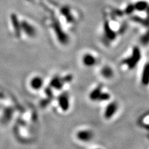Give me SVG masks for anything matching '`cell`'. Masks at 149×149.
<instances>
[{"mask_svg": "<svg viewBox=\"0 0 149 149\" xmlns=\"http://www.w3.org/2000/svg\"><path fill=\"white\" fill-rule=\"evenodd\" d=\"M142 58V53L140 48L135 46L132 50L131 54L125 57L122 60V63L126 66L128 69L132 70L136 68L137 64L141 61Z\"/></svg>", "mask_w": 149, "mask_h": 149, "instance_id": "1", "label": "cell"}, {"mask_svg": "<svg viewBox=\"0 0 149 149\" xmlns=\"http://www.w3.org/2000/svg\"><path fill=\"white\" fill-rule=\"evenodd\" d=\"M75 137L79 142L88 143L91 142L94 138V132L90 129H80L77 131Z\"/></svg>", "mask_w": 149, "mask_h": 149, "instance_id": "2", "label": "cell"}, {"mask_svg": "<svg viewBox=\"0 0 149 149\" xmlns=\"http://www.w3.org/2000/svg\"><path fill=\"white\" fill-rule=\"evenodd\" d=\"M119 109V104L116 101H111L105 107L103 116L105 119L109 120L113 118Z\"/></svg>", "mask_w": 149, "mask_h": 149, "instance_id": "3", "label": "cell"}, {"mask_svg": "<svg viewBox=\"0 0 149 149\" xmlns=\"http://www.w3.org/2000/svg\"><path fill=\"white\" fill-rule=\"evenodd\" d=\"M44 85V78L40 75H34L29 81V86L31 90L34 91H40Z\"/></svg>", "mask_w": 149, "mask_h": 149, "instance_id": "4", "label": "cell"}, {"mask_svg": "<svg viewBox=\"0 0 149 149\" xmlns=\"http://www.w3.org/2000/svg\"><path fill=\"white\" fill-rule=\"evenodd\" d=\"M81 63L84 67L86 68H91L95 66L97 63V58L93 54L90 52H86L83 54L81 58Z\"/></svg>", "mask_w": 149, "mask_h": 149, "instance_id": "5", "label": "cell"}, {"mask_svg": "<svg viewBox=\"0 0 149 149\" xmlns=\"http://www.w3.org/2000/svg\"><path fill=\"white\" fill-rule=\"evenodd\" d=\"M70 98L67 93H63L58 97V105L59 108L63 112H66L69 110L70 106Z\"/></svg>", "mask_w": 149, "mask_h": 149, "instance_id": "6", "label": "cell"}, {"mask_svg": "<svg viewBox=\"0 0 149 149\" xmlns=\"http://www.w3.org/2000/svg\"><path fill=\"white\" fill-rule=\"evenodd\" d=\"M21 30L25 32L26 36L29 37H34L36 36V28L27 21L21 22Z\"/></svg>", "mask_w": 149, "mask_h": 149, "instance_id": "7", "label": "cell"}, {"mask_svg": "<svg viewBox=\"0 0 149 149\" xmlns=\"http://www.w3.org/2000/svg\"><path fill=\"white\" fill-rule=\"evenodd\" d=\"M104 37H105V40L108 42H112L117 37V33L111 29L108 22H106L104 24Z\"/></svg>", "mask_w": 149, "mask_h": 149, "instance_id": "8", "label": "cell"}, {"mask_svg": "<svg viewBox=\"0 0 149 149\" xmlns=\"http://www.w3.org/2000/svg\"><path fill=\"white\" fill-rule=\"evenodd\" d=\"M101 76L106 80L113 78L114 75V72L113 69L109 65H104L101 68L100 70Z\"/></svg>", "mask_w": 149, "mask_h": 149, "instance_id": "9", "label": "cell"}, {"mask_svg": "<svg viewBox=\"0 0 149 149\" xmlns=\"http://www.w3.org/2000/svg\"><path fill=\"white\" fill-rule=\"evenodd\" d=\"M141 83L144 86L149 85V62L146 63L141 74Z\"/></svg>", "mask_w": 149, "mask_h": 149, "instance_id": "10", "label": "cell"}, {"mask_svg": "<svg viewBox=\"0 0 149 149\" xmlns=\"http://www.w3.org/2000/svg\"><path fill=\"white\" fill-rule=\"evenodd\" d=\"M102 89H103V86L102 85L97 86L94 88V89H93L89 94L90 100L92 101L97 102L102 92L103 91H102Z\"/></svg>", "mask_w": 149, "mask_h": 149, "instance_id": "11", "label": "cell"}, {"mask_svg": "<svg viewBox=\"0 0 149 149\" xmlns=\"http://www.w3.org/2000/svg\"><path fill=\"white\" fill-rule=\"evenodd\" d=\"M63 78L58 77H54L51 80L50 86L52 88H55V90H61L60 89H62L63 86Z\"/></svg>", "mask_w": 149, "mask_h": 149, "instance_id": "12", "label": "cell"}, {"mask_svg": "<svg viewBox=\"0 0 149 149\" xmlns=\"http://www.w3.org/2000/svg\"><path fill=\"white\" fill-rule=\"evenodd\" d=\"M139 40L143 46L149 45V29L141 36Z\"/></svg>", "mask_w": 149, "mask_h": 149, "instance_id": "13", "label": "cell"}, {"mask_svg": "<svg viewBox=\"0 0 149 149\" xmlns=\"http://www.w3.org/2000/svg\"><path fill=\"white\" fill-rule=\"evenodd\" d=\"M111 99V95L109 93L106 91H102L101 94L100 96L99 97L98 100L97 102H104L109 101Z\"/></svg>", "mask_w": 149, "mask_h": 149, "instance_id": "14", "label": "cell"}]
</instances>
